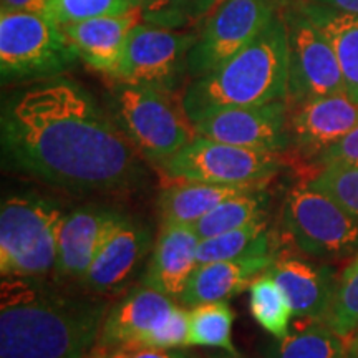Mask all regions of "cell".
<instances>
[{"mask_svg": "<svg viewBox=\"0 0 358 358\" xmlns=\"http://www.w3.org/2000/svg\"><path fill=\"white\" fill-rule=\"evenodd\" d=\"M138 151L82 85L45 78L2 106L6 166L71 194L127 192L143 178Z\"/></svg>", "mask_w": 358, "mask_h": 358, "instance_id": "6da1fadb", "label": "cell"}, {"mask_svg": "<svg viewBox=\"0 0 358 358\" xmlns=\"http://www.w3.org/2000/svg\"><path fill=\"white\" fill-rule=\"evenodd\" d=\"M108 310L106 301L62 294L38 277H3L0 358H87Z\"/></svg>", "mask_w": 358, "mask_h": 358, "instance_id": "7a4b0ae2", "label": "cell"}, {"mask_svg": "<svg viewBox=\"0 0 358 358\" xmlns=\"http://www.w3.org/2000/svg\"><path fill=\"white\" fill-rule=\"evenodd\" d=\"M289 34L274 15L266 29L234 57L182 90L181 103L192 124L217 111L287 100Z\"/></svg>", "mask_w": 358, "mask_h": 358, "instance_id": "3957f363", "label": "cell"}, {"mask_svg": "<svg viewBox=\"0 0 358 358\" xmlns=\"http://www.w3.org/2000/svg\"><path fill=\"white\" fill-rule=\"evenodd\" d=\"M106 101L111 118L134 150L156 166L196 136L194 124L174 93L116 80Z\"/></svg>", "mask_w": 358, "mask_h": 358, "instance_id": "277c9868", "label": "cell"}, {"mask_svg": "<svg viewBox=\"0 0 358 358\" xmlns=\"http://www.w3.org/2000/svg\"><path fill=\"white\" fill-rule=\"evenodd\" d=\"M65 214L50 199L13 194L0 206V272L43 277L57 267L58 226Z\"/></svg>", "mask_w": 358, "mask_h": 358, "instance_id": "5b68a950", "label": "cell"}, {"mask_svg": "<svg viewBox=\"0 0 358 358\" xmlns=\"http://www.w3.org/2000/svg\"><path fill=\"white\" fill-rule=\"evenodd\" d=\"M78 60L64 29L43 13L0 12V73L3 82L60 77Z\"/></svg>", "mask_w": 358, "mask_h": 358, "instance_id": "8992f818", "label": "cell"}, {"mask_svg": "<svg viewBox=\"0 0 358 358\" xmlns=\"http://www.w3.org/2000/svg\"><path fill=\"white\" fill-rule=\"evenodd\" d=\"M282 229L299 252L319 261H340L358 250V219L308 182L285 194Z\"/></svg>", "mask_w": 358, "mask_h": 358, "instance_id": "52a82bcc", "label": "cell"}, {"mask_svg": "<svg viewBox=\"0 0 358 358\" xmlns=\"http://www.w3.org/2000/svg\"><path fill=\"white\" fill-rule=\"evenodd\" d=\"M282 163V153L227 145L196 134L178 153L159 164L173 181L252 185L274 178Z\"/></svg>", "mask_w": 358, "mask_h": 358, "instance_id": "ba28073f", "label": "cell"}, {"mask_svg": "<svg viewBox=\"0 0 358 358\" xmlns=\"http://www.w3.org/2000/svg\"><path fill=\"white\" fill-rule=\"evenodd\" d=\"M271 0H221L194 34L187 55V77L216 70L241 52L274 19Z\"/></svg>", "mask_w": 358, "mask_h": 358, "instance_id": "9c48e42d", "label": "cell"}, {"mask_svg": "<svg viewBox=\"0 0 358 358\" xmlns=\"http://www.w3.org/2000/svg\"><path fill=\"white\" fill-rule=\"evenodd\" d=\"M194 34L140 22L129 34L115 80L176 93L187 75Z\"/></svg>", "mask_w": 358, "mask_h": 358, "instance_id": "30bf717a", "label": "cell"}, {"mask_svg": "<svg viewBox=\"0 0 358 358\" xmlns=\"http://www.w3.org/2000/svg\"><path fill=\"white\" fill-rule=\"evenodd\" d=\"M284 22L289 34L287 105L347 93L332 45L306 8L292 12Z\"/></svg>", "mask_w": 358, "mask_h": 358, "instance_id": "8fae6325", "label": "cell"}, {"mask_svg": "<svg viewBox=\"0 0 358 358\" xmlns=\"http://www.w3.org/2000/svg\"><path fill=\"white\" fill-rule=\"evenodd\" d=\"M287 100L217 111L194 123L196 134L227 145L282 153L290 146Z\"/></svg>", "mask_w": 358, "mask_h": 358, "instance_id": "7c38bea8", "label": "cell"}, {"mask_svg": "<svg viewBox=\"0 0 358 358\" xmlns=\"http://www.w3.org/2000/svg\"><path fill=\"white\" fill-rule=\"evenodd\" d=\"M358 127V103L347 93L297 103L289 113L290 146L312 161Z\"/></svg>", "mask_w": 358, "mask_h": 358, "instance_id": "4fadbf2b", "label": "cell"}, {"mask_svg": "<svg viewBox=\"0 0 358 358\" xmlns=\"http://www.w3.org/2000/svg\"><path fill=\"white\" fill-rule=\"evenodd\" d=\"M150 227L124 216L103 241L88 271L80 279L90 292L111 294L123 289L140 264L153 250Z\"/></svg>", "mask_w": 358, "mask_h": 358, "instance_id": "5bb4252c", "label": "cell"}, {"mask_svg": "<svg viewBox=\"0 0 358 358\" xmlns=\"http://www.w3.org/2000/svg\"><path fill=\"white\" fill-rule=\"evenodd\" d=\"M174 308V299L140 284L106 313L96 345L146 347L151 335L171 317Z\"/></svg>", "mask_w": 358, "mask_h": 358, "instance_id": "9a60e30c", "label": "cell"}, {"mask_svg": "<svg viewBox=\"0 0 358 358\" xmlns=\"http://www.w3.org/2000/svg\"><path fill=\"white\" fill-rule=\"evenodd\" d=\"M124 214L100 206H83L62 217L57 236V274L82 279L103 241Z\"/></svg>", "mask_w": 358, "mask_h": 358, "instance_id": "2e32d148", "label": "cell"}, {"mask_svg": "<svg viewBox=\"0 0 358 358\" xmlns=\"http://www.w3.org/2000/svg\"><path fill=\"white\" fill-rule=\"evenodd\" d=\"M267 272L287 295L295 317L325 319L332 307L340 279L334 267L292 254H282L275 256Z\"/></svg>", "mask_w": 358, "mask_h": 358, "instance_id": "e0dca14e", "label": "cell"}, {"mask_svg": "<svg viewBox=\"0 0 358 358\" xmlns=\"http://www.w3.org/2000/svg\"><path fill=\"white\" fill-rule=\"evenodd\" d=\"M199 243V236L192 226L161 222L150 264L140 284L159 290L171 299H179L198 267Z\"/></svg>", "mask_w": 358, "mask_h": 358, "instance_id": "ac0fdd59", "label": "cell"}, {"mask_svg": "<svg viewBox=\"0 0 358 358\" xmlns=\"http://www.w3.org/2000/svg\"><path fill=\"white\" fill-rule=\"evenodd\" d=\"M141 22L138 8L118 15H103L62 27L78 58L100 73L113 77L118 71L131 30Z\"/></svg>", "mask_w": 358, "mask_h": 358, "instance_id": "d6986e66", "label": "cell"}, {"mask_svg": "<svg viewBox=\"0 0 358 358\" xmlns=\"http://www.w3.org/2000/svg\"><path fill=\"white\" fill-rule=\"evenodd\" d=\"M274 259L275 254H271L201 264L179 295V302L185 307H194L199 303L229 301L266 272Z\"/></svg>", "mask_w": 358, "mask_h": 358, "instance_id": "ffe728a7", "label": "cell"}, {"mask_svg": "<svg viewBox=\"0 0 358 358\" xmlns=\"http://www.w3.org/2000/svg\"><path fill=\"white\" fill-rule=\"evenodd\" d=\"M266 182L252 185H217V182L181 181L164 187L158 199L161 222L192 226L226 199L264 187Z\"/></svg>", "mask_w": 358, "mask_h": 358, "instance_id": "44dd1931", "label": "cell"}, {"mask_svg": "<svg viewBox=\"0 0 358 358\" xmlns=\"http://www.w3.org/2000/svg\"><path fill=\"white\" fill-rule=\"evenodd\" d=\"M266 358H350V338L334 332L324 320L297 317L285 337L266 348Z\"/></svg>", "mask_w": 358, "mask_h": 358, "instance_id": "7402d4cb", "label": "cell"}, {"mask_svg": "<svg viewBox=\"0 0 358 358\" xmlns=\"http://www.w3.org/2000/svg\"><path fill=\"white\" fill-rule=\"evenodd\" d=\"M303 8L332 45L347 95L358 103V15L319 3H308Z\"/></svg>", "mask_w": 358, "mask_h": 358, "instance_id": "603a6c76", "label": "cell"}, {"mask_svg": "<svg viewBox=\"0 0 358 358\" xmlns=\"http://www.w3.org/2000/svg\"><path fill=\"white\" fill-rule=\"evenodd\" d=\"M274 248V234L268 229L266 217L262 216L239 229L201 241L198 248V266L216 261H229V259L271 256V254H275Z\"/></svg>", "mask_w": 358, "mask_h": 358, "instance_id": "cb8c5ba5", "label": "cell"}, {"mask_svg": "<svg viewBox=\"0 0 358 358\" xmlns=\"http://www.w3.org/2000/svg\"><path fill=\"white\" fill-rule=\"evenodd\" d=\"M249 308L254 320L274 338L289 334L294 310L287 295L267 271L250 282Z\"/></svg>", "mask_w": 358, "mask_h": 358, "instance_id": "d4e9b609", "label": "cell"}, {"mask_svg": "<svg viewBox=\"0 0 358 358\" xmlns=\"http://www.w3.org/2000/svg\"><path fill=\"white\" fill-rule=\"evenodd\" d=\"M267 201L268 198L264 187L234 196V198L226 199L224 203L216 206L211 213H208L198 222L192 224V229L196 231L201 241L239 229L245 224L264 216Z\"/></svg>", "mask_w": 358, "mask_h": 358, "instance_id": "484cf974", "label": "cell"}, {"mask_svg": "<svg viewBox=\"0 0 358 358\" xmlns=\"http://www.w3.org/2000/svg\"><path fill=\"white\" fill-rule=\"evenodd\" d=\"M234 319L236 313L227 301L189 307V347L221 348L231 355H241L232 343Z\"/></svg>", "mask_w": 358, "mask_h": 358, "instance_id": "4316f807", "label": "cell"}, {"mask_svg": "<svg viewBox=\"0 0 358 358\" xmlns=\"http://www.w3.org/2000/svg\"><path fill=\"white\" fill-rule=\"evenodd\" d=\"M141 20L182 30L204 20L221 0H134Z\"/></svg>", "mask_w": 358, "mask_h": 358, "instance_id": "83f0119b", "label": "cell"}, {"mask_svg": "<svg viewBox=\"0 0 358 358\" xmlns=\"http://www.w3.org/2000/svg\"><path fill=\"white\" fill-rule=\"evenodd\" d=\"M324 322L345 338L358 332V254L340 275L332 307Z\"/></svg>", "mask_w": 358, "mask_h": 358, "instance_id": "f1b7e54d", "label": "cell"}, {"mask_svg": "<svg viewBox=\"0 0 358 358\" xmlns=\"http://www.w3.org/2000/svg\"><path fill=\"white\" fill-rule=\"evenodd\" d=\"M134 0H47L45 15L58 27H66L103 15H118L134 10Z\"/></svg>", "mask_w": 358, "mask_h": 358, "instance_id": "f546056e", "label": "cell"}, {"mask_svg": "<svg viewBox=\"0 0 358 358\" xmlns=\"http://www.w3.org/2000/svg\"><path fill=\"white\" fill-rule=\"evenodd\" d=\"M308 185L330 196L358 219V168L327 166L313 174Z\"/></svg>", "mask_w": 358, "mask_h": 358, "instance_id": "4dcf8cb0", "label": "cell"}, {"mask_svg": "<svg viewBox=\"0 0 358 358\" xmlns=\"http://www.w3.org/2000/svg\"><path fill=\"white\" fill-rule=\"evenodd\" d=\"M146 347L187 348L189 347V310L176 306L171 317L148 340Z\"/></svg>", "mask_w": 358, "mask_h": 358, "instance_id": "1f68e13d", "label": "cell"}, {"mask_svg": "<svg viewBox=\"0 0 358 358\" xmlns=\"http://www.w3.org/2000/svg\"><path fill=\"white\" fill-rule=\"evenodd\" d=\"M315 173L327 166H350L358 168V127L345 134L342 140L327 148L312 161Z\"/></svg>", "mask_w": 358, "mask_h": 358, "instance_id": "d6a6232c", "label": "cell"}, {"mask_svg": "<svg viewBox=\"0 0 358 358\" xmlns=\"http://www.w3.org/2000/svg\"><path fill=\"white\" fill-rule=\"evenodd\" d=\"M103 352H105V358H199L198 355H194V353L187 352L186 348L118 347L103 348Z\"/></svg>", "mask_w": 358, "mask_h": 358, "instance_id": "836d02e7", "label": "cell"}, {"mask_svg": "<svg viewBox=\"0 0 358 358\" xmlns=\"http://www.w3.org/2000/svg\"><path fill=\"white\" fill-rule=\"evenodd\" d=\"M2 12H35L43 13L47 8V0H0Z\"/></svg>", "mask_w": 358, "mask_h": 358, "instance_id": "e575fe53", "label": "cell"}, {"mask_svg": "<svg viewBox=\"0 0 358 358\" xmlns=\"http://www.w3.org/2000/svg\"><path fill=\"white\" fill-rule=\"evenodd\" d=\"M308 2L335 8V10L357 13L358 15V0H308Z\"/></svg>", "mask_w": 358, "mask_h": 358, "instance_id": "d590c367", "label": "cell"}, {"mask_svg": "<svg viewBox=\"0 0 358 358\" xmlns=\"http://www.w3.org/2000/svg\"><path fill=\"white\" fill-rule=\"evenodd\" d=\"M87 358H105V352H103V348L95 347L92 352L88 353Z\"/></svg>", "mask_w": 358, "mask_h": 358, "instance_id": "8d00e7d4", "label": "cell"}, {"mask_svg": "<svg viewBox=\"0 0 358 358\" xmlns=\"http://www.w3.org/2000/svg\"><path fill=\"white\" fill-rule=\"evenodd\" d=\"M350 358H358V343H350Z\"/></svg>", "mask_w": 358, "mask_h": 358, "instance_id": "74e56055", "label": "cell"}, {"mask_svg": "<svg viewBox=\"0 0 358 358\" xmlns=\"http://www.w3.org/2000/svg\"><path fill=\"white\" fill-rule=\"evenodd\" d=\"M208 358H243L241 355H231V353H224V355H211Z\"/></svg>", "mask_w": 358, "mask_h": 358, "instance_id": "f35d334b", "label": "cell"}, {"mask_svg": "<svg viewBox=\"0 0 358 358\" xmlns=\"http://www.w3.org/2000/svg\"><path fill=\"white\" fill-rule=\"evenodd\" d=\"M350 343H358V332H355L350 337Z\"/></svg>", "mask_w": 358, "mask_h": 358, "instance_id": "ab89813d", "label": "cell"}]
</instances>
